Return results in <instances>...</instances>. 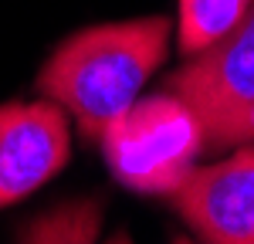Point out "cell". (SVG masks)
Instances as JSON below:
<instances>
[{
    "label": "cell",
    "mask_w": 254,
    "mask_h": 244,
    "mask_svg": "<svg viewBox=\"0 0 254 244\" xmlns=\"http://www.w3.org/2000/svg\"><path fill=\"white\" fill-rule=\"evenodd\" d=\"M170 34L173 24L163 14L85 27L51 51L38 92L58 102L88 139H102L166 61Z\"/></svg>",
    "instance_id": "6da1fadb"
},
{
    "label": "cell",
    "mask_w": 254,
    "mask_h": 244,
    "mask_svg": "<svg viewBox=\"0 0 254 244\" xmlns=\"http://www.w3.org/2000/svg\"><path fill=\"white\" fill-rule=\"evenodd\" d=\"M105 163L122 186L146 197H170L203 149L200 122L173 92L136 99L102 132Z\"/></svg>",
    "instance_id": "7a4b0ae2"
},
{
    "label": "cell",
    "mask_w": 254,
    "mask_h": 244,
    "mask_svg": "<svg viewBox=\"0 0 254 244\" xmlns=\"http://www.w3.org/2000/svg\"><path fill=\"white\" fill-rule=\"evenodd\" d=\"M170 92L196 116L203 149L248 142L254 119V0L224 38L190 55L170 78Z\"/></svg>",
    "instance_id": "3957f363"
},
{
    "label": "cell",
    "mask_w": 254,
    "mask_h": 244,
    "mask_svg": "<svg viewBox=\"0 0 254 244\" xmlns=\"http://www.w3.org/2000/svg\"><path fill=\"white\" fill-rule=\"evenodd\" d=\"M170 197L200 241L254 244V146L231 160L193 166Z\"/></svg>",
    "instance_id": "5b68a950"
},
{
    "label": "cell",
    "mask_w": 254,
    "mask_h": 244,
    "mask_svg": "<svg viewBox=\"0 0 254 244\" xmlns=\"http://www.w3.org/2000/svg\"><path fill=\"white\" fill-rule=\"evenodd\" d=\"M102 234L98 200H68L38 214L20 227V241L31 244H92Z\"/></svg>",
    "instance_id": "8992f818"
},
{
    "label": "cell",
    "mask_w": 254,
    "mask_h": 244,
    "mask_svg": "<svg viewBox=\"0 0 254 244\" xmlns=\"http://www.w3.org/2000/svg\"><path fill=\"white\" fill-rule=\"evenodd\" d=\"M248 142H254V119H251V129H248Z\"/></svg>",
    "instance_id": "ba28073f"
},
{
    "label": "cell",
    "mask_w": 254,
    "mask_h": 244,
    "mask_svg": "<svg viewBox=\"0 0 254 244\" xmlns=\"http://www.w3.org/2000/svg\"><path fill=\"white\" fill-rule=\"evenodd\" d=\"M71 156L68 112L58 102L0 105V210L58 177Z\"/></svg>",
    "instance_id": "277c9868"
},
{
    "label": "cell",
    "mask_w": 254,
    "mask_h": 244,
    "mask_svg": "<svg viewBox=\"0 0 254 244\" xmlns=\"http://www.w3.org/2000/svg\"><path fill=\"white\" fill-rule=\"evenodd\" d=\"M248 3L251 0H180V17H176L180 51L196 55L210 48L244 17Z\"/></svg>",
    "instance_id": "52a82bcc"
}]
</instances>
